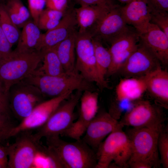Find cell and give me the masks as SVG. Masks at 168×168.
Wrapping results in <instances>:
<instances>
[{
    "mask_svg": "<svg viewBox=\"0 0 168 168\" xmlns=\"http://www.w3.org/2000/svg\"><path fill=\"white\" fill-rule=\"evenodd\" d=\"M164 126L133 128L127 134L131 142L132 153L128 163L141 162L150 168L161 165L157 142L160 133Z\"/></svg>",
    "mask_w": 168,
    "mask_h": 168,
    "instance_id": "obj_3",
    "label": "cell"
},
{
    "mask_svg": "<svg viewBox=\"0 0 168 168\" xmlns=\"http://www.w3.org/2000/svg\"><path fill=\"white\" fill-rule=\"evenodd\" d=\"M94 5L82 6L74 9L78 31H88L97 22L112 8L116 6Z\"/></svg>",
    "mask_w": 168,
    "mask_h": 168,
    "instance_id": "obj_21",
    "label": "cell"
},
{
    "mask_svg": "<svg viewBox=\"0 0 168 168\" xmlns=\"http://www.w3.org/2000/svg\"><path fill=\"white\" fill-rule=\"evenodd\" d=\"M5 0H0V3H3Z\"/></svg>",
    "mask_w": 168,
    "mask_h": 168,
    "instance_id": "obj_43",
    "label": "cell"
},
{
    "mask_svg": "<svg viewBox=\"0 0 168 168\" xmlns=\"http://www.w3.org/2000/svg\"><path fill=\"white\" fill-rule=\"evenodd\" d=\"M139 37L136 30L129 28L113 40L108 49L111 57V62L107 76L118 72L132 53L137 48Z\"/></svg>",
    "mask_w": 168,
    "mask_h": 168,
    "instance_id": "obj_15",
    "label": "cell"
},
{
    "mask_svg": "<svg viewBox=\"0 0 168 168\" xmlns=\"http://www.w3.org/2000/svg\"><path fill=\"white\" fill-rule=\"evenodd\" d=\"M16 126L10 113L0 114V143L11 137V133Z\"/></svg>",
    "mask_w": 168,
    "mask_h": 168,
    "instance_id": "obj_31",
    "label": "cell"
},
{
    "mask_svg": "<svg viewBox=\"0 0 168 168\" xmlns=\"http://www.w3.org/2000/svg\"><path fill=\"white\" fill-rule=\"evenodd\" d=\"M77 31H73L65 39L56 46L57 55L64 71L67 73L77 72L75 68V39Z\"/></svg>",
    "mask_w": 168,
    "mask_h": 168,
    "instance_id": "obj_23",
    "label": "cell"
},
{
    "mask_svg": "<svg viewBox=\"0 0 168 168\" xmlns=\"http://www.w3.org/2000/svg\"><path fill=\"white\" fill-rule=\"evenodd\" d=\"M150 22L157 26L168 36V14L167 12L158 11L150 7Z\"/></svg>",
    "mask_w": 168,
    "mask_h": 168,
    "instance_id": "obj_30",
    "label": "cell"
},
{
    "mask_svg": "<svg viewBox=\"0 0 168 168\" xmlns=\"http://www.w3.org/2000/svg\"><path fill=\"white\" fill-rule=\"evenodd\" d=\"M12 46L7 40L0 24V62L10 57L12 51Z\"/></svg>",
    "mask_w": 168,
    "mask_h": 168,
    "instance_id": "obj_33",
    "label": "cell"
},
{
    "mask_svg": "<svg viewBox=\"0 0 168 168\" xmlns=\"http://www.w3.org/2000/svg\"><path fill=\"white\" fill-rule=\"evenodd\" d=\"M43 54V63L36 69L38 71L53 76H60L65 72L54 47L46 50Z\"/></svg>",
    "mask_w": 168,
    "mask_h": 168,
    "instance_id": "obj_25",
    "label": "cell"
},
{
    "mask_svg": "<svg viewBox=\"0 0 168 168\" xmlns=\"http://www.w3.org/2000/svg\"><path fill=\"white\" fill-rule=\"evenodd\" d=\"M72 93L73 91H68L61 95L45 100L38 105L28 117L13 128L11 137L16 136L21 132L41 126L60 104Z\"/></svg>",
    "mask_w": 168,
    "mask_h": 168,
    "instance_id": "obj_13",
    "label": "cell"
},
{
    "mask_svg": "<svg viewBox=\"0 0 168 168\" xmlns=\"http://www.w3.org/2000/svg\"><path fill=\"white\" fill-rule=\"evenodd\" d=\"M92 40L99 76L102 81L107 82L105 79V77L111 63V55L109 50L103 46L100 41L93 38Z\"/></svg>",
    "mask_w": 168,
    "mask_h": 168,
    "instance_id": "obj_27",
    "label": "cell"
},
{
    "mask_svg": "<svg viewBox=\"0 0 168 168\" xmlns=\"http://www.w3.org/2000/svg\"><path fill=\"white\" fill-rule=\"evenodd\" d=\"M29 11L33 21L38 26L39 17L44 10L45 0H27Z\"/></svg>",
    "mask_w": 168,
    "mask_h": 168,
    "instance_id": "obj_32",
    "label": "cell"
},
{
    "mask_svg": "<svg viewBox=\"0 0 168 168\" xmlns=\"http://www.w3.org/2000/svg\"><path fill=\"white\" fill-rule=\"evenodd\" d=\"M164 117L159 107L147 100L138 102L120 122L134 128L152 127L164 125Z\"/></svg>",
    "mask_w": 168,
    "mask_h": 168,
    "instance_id": "obj_11",
    "label": "cell"
},
{
    "mask_svg": "<svg viewBox=\"0 0 168 168\" xmlns=\"http://www.w3.org/2000/svg\"><path fill=\"white\" fill-rule=\"evenodd\" d=\"M10 110L22 120L34 108L44 101L40 90L31 84L23 80L12 85L9 91Z\"/></svg>",
    "mask_w": 168,
    "mask_h": 168,
    "instance_id": "obj_8",
    "label": "cell"
},
{
    "mask_svg": "<svg viewBox=\"0 0 168 168\" xmlns=\"http://www.w3.org/2000/svg\"><path fill=\"white\" fill-rule=\"evenodd\" d=\"M77 120L61 135L75 140L80 139L91 122L98 112V94L94 91H83Z\"/></svg>",
    "mask_w": 168,
    "mask_h": 168,
    "instance_id": "obj_10",
    "label": "cell"
},
{
    "mask_svg": "<svg viewBox=\"0 0 168 168\" xmlns=\"http://www.w3.org/2000/svg\"><path fill=\"white\" fill-rule=\"evenodd\" d=\"M0 24L4 34L12 46L17 43L21 32L13 22L5 10L3 3H0Z\"/></svg>",
    "mask_w": 168,
    "mask_h": 168,
    "instance_id": "obj_28",
    "label": "cell"
},
{
    "mask_svg": "<svg viewBox=\"0 0 168 168\" xmlns=\"http://www.w3.org/2000/svg\"><path fill=\"white\" fill-rule=\"evenodd\" d=\"M121 3H125V4L129 2L132 0H118Z\"/></svg>",
    "mask_w": 168,
    "mask_h": 168,
    "instance_id": "obj_41",
    "label": "cell"
},
{
    "mask_svg": "<svg viewBox=\"0 0 168 168\" xmlns=\"http://www.w3.org/2000/svg\"><path fill=\"white\" fill-rule=\"evenodd\" d=\"M120 10L126 24L133 26L137 32L150 22V9L147 0H132L120 7Z\"/></svg>",
    "mask_w": 168,
    "mask_h": 168,
    "instance_id": "obj_19",
    "label": "cell"
},
{
    "mask_svg": "<svg viewBox=\"0 0 168 168\" xmlns=\"http://www.w3.org/2000/svg\"><path fill=\"white\" fill-rule=\"evenodd\" d=\"M82 92L76 91L60 104L47 121L33 134L37 141L40 142L43 137L59 136L71 126L76 119L74 110Z\"/></svg>",
    "mask_w": 168,
    "mask_h": 168,
    "instance_id": "obj_6",
    "label": "cell"
},
{
    "mask_svg": "<svg viewBox=\"0 0 168 168\" xmlns=\"http://www.w3.org/2000/svg\"><path fill=\"white\" fill-rule=\"evenodd\" d=\"M75 52L76 71L88 81L95 83L101 89L108 88L107 82L102 81L99 76L92 38L89 32L81 33L77 31Z\"/></svg>",
    "mask_w": 168,
    "mask_h": 168,
    "instance_id": "obj_7",
    "label": "cell"
},
{
    "mask_svg": "<svg viewBox=\"0 0 168 168\" xmlns=\"http://www.w3.org/2000/svg\"><path fill=\"white\" fill-rule=\"evenodd\" d=\"M122 128L110 134L100 144L96 152V168L110 167L111 162L119 168H127L132 153L130 140Z\"/></svg>",
    "mask_w": 168,
    "mask_h": 168,
    "instance_id": "obj_5",
    "label": "cell"
},
{
    "mask_svg": "<svg viewBox=\"0 0 168 168\" xmlns=\"http://www.w3.org/2000/svg\"><path fill=\"white\" fill-rule=\"evenodd\" d=\"M148 91L152 96L162 106L168 104V73L158 67L144 77Z\"/></svg>",
    "mask_w": 168,
    "mask_h": 168,
    "instance_id": "obj_20",
    "label": "cell"
},
{
    "mask_svg": "<svg viewBox=\"0 0 168 168\" xmlns=\"http://www.w3.org/2000/svg\"><path fill=\"white\" fill-rule=\"evenodd\" d=\"M77 25L74 10L65 12L58 25L41 34L36 50L43 53L67 38Z\"/></svg>",
    "mask_w": 168,
    "mask_h": 168,
    "instance_id": "obj_17",
    "label": "cell"
},
{
    "mask_svg": "<svg viewBox=\"0 0 168 168\" xmlns=\"http://www.w3.org/2000/svg\"><path fill=\"white\" fill-rule=\"evenodd\" d=\"M160 64L139 40L137 48L118 72L126 77H144L161 66Z\"/></svg>",
    "mask_w": 168,
    "mask_h": 168,
    "instance_id": "obj_14",
    "label": "cell"
},
{
    "mask_svg": "<svg viewBox=\"0 0 168 168\" xmlns=\"http://www.w3.org/2000/svg\"><path fill=\"white\" fill-rule=\"evenodd\" d=\"M47 8L65 12L68 0H45Z\"/></svg>",
    "mask_w": 168,
    "mask_h": 168,
    "instance_id": "obj_35",
    "label": "cell"
},
{
    "mask_svg": "<svg viewBox=\"0 0 168 168\" xmlns=\"http://www.w3.org/2000/svg\"><path fill=\"white\" fill-rule=\"evenodd\" d=\"M82 6L94 5H115L113 0H74Z\"/></svg>",
    "mask_w": 168,
    "mask_h": 168,
    "instance_id": "obj_37",
    "label": "cell"
},
{
    "mask_svg": "<svg viewBox=\"0 0 168 168\" xmlns=\"http://www.w3.org/2000/svg\"><path fill=\"white\" fill-rule=\"evenodd\" d=\"M130 27L117 5L104 15L89 30L92 37L110 43Z\"/></svg>",
    "mask_w": 168,
    "mask_h": 168,
    "instance_id": "obj_12",
    "label": "cell"
},
{
    "mask_svg": "<svg viewBox=\"0 0 168 168\" xmlns=\"http://www.w3.org/2000/svg\"><path fill=\"white\" fill-rule=\"evenodd\" d=\"M41 34L38 26L33 21L28 20L22 27L15 50L25 52L36 50Z\"/></svg>",
    "mask_w": 168,
    "mask_h": 168,
    "instance_id": "obj_24",
    "label": "cell"
},
{
    "mask_svg": "<svg viewBox=\"0 0 168 168\" xmlns=\"http://www.w3.org/2000/svg\"><path fill=\"white\" fill-rule=\"evenodd\" d=\"M65 12H64L47 8L46 9L43 11L40 17L60 21Z\"/></svg>",
    "mask_w": 168,
    "mask_h": 168,
    "instance_id": "obj_36",
    "label": "cell"
},
{
    "mask_svg": "<svg viewBox=\"0 0 168 168\" xmlns=\"http://www.w3.org/2000/svg\"><path fill=\"white\" fill-rule=\"evenodd\" d=\"M8 157L7 147L0 146V163L5 168H7Z\"/></svg>",
    "mask_w": 168,
    "mask_h": 168,
    "instance_id": "obj_40",
    "label": "cell"
},
{
    "mask_svg": "<svg viewBox=\"0 0 168 168\" xmlns=\"http://www.w3.org/2000/svg\"><path fill=\"white\" fill-rule=\"evenodd\" d=\"M147 91L144 77H125L121 79L116 89L117 100H134L139 98Z\"/></svg>",
    "mask_w": 168,
    "mask_h": 168,
    "instance_id": "obj_22",
    "label": "cell"
},
{
    "mask_svg": "<svg viewBox=\"0 0 168 168\" xmlns=\"http://www.w3.org/2000/svg\"><path fill=\"white\" fill-rule=\"evenodd\" d=\"M28 131L19 133L21 134L15 142L7 147V168H29L33 166L37 154L41 152L43 147Z\"/></svg>",
    "mask_w": 168,
    "mask_h": 168,
    "instance_id": "obj_9",
    "label": "cell"
},
{
    "mask_svg": "<svg viewBox=\"0 0 168 168\" xmlns=\"http://www.w3.org/2000/svg\"><path fill=\"white\" fill-rule=\"evenodd\" d=\"M43 54L36 50L12 51L7 59L0 62V81L8 91L14 84L27 78L42 61Z\"/></svg>",
    "mask_w": 168,
    "mask_h": 168,
    "instance_id": "obj_4",
    "label": "cell"
},
{
    "mask_svg": "<svg viewBox=\"0 0 168 168\" xmlns=\"http://www.w3.org/2000/svg\"><path fill=\"white\" fill-rule=\"evenodd\" d=\"M158 149L160 156V161L164 168H168V127L165 126L159 135Z\"/></svg>",
    "mask_w": 168,
    "mask_h": 168,
    "instance_id": "obj_29",
    "label": "cell"
},
{
    "mask_svg": "<svg viewBox=\"0 0 168 168\" xmlns=\"http://www.w3.org/2000/svg\"><path fill=\"white\" fill-rule=\"evenodd\" d=\"M60 21L40 17L38 23V26L40 29L48 30L57 26Z\"/></svg>",
    "mask_w": 168,
    "mask_h": 168,
    "instance_id": "obj_38",
    "label": "cell"
},
{
    "mask_svg": "<svg viewBox=\"0 0 168 168\" xmlns=\"http://www.w3.org/2000/svg\"><path fill=\"white\" fill-rule=\"evenodd\" d=\"M4 8L13 22L19 28L23 27L29 20V10L21 0H5Z\"/></svg>",
    "mask_w": 168,
    "mask_h": 168,
    "instance_id": "obj_26",
    "label": "cell"
},
{
    "mask_svg": "<svg viewBox=\"0 0 168 168\" xmlns=\"http://www.w3.org/2000/svg\"><path fill=\"white\" fill-rule=\"evenodd\" d=\"M139 39L161 64H168V36L157 26L150 22L139 32Z\"/></svg>",
    "mask_w": 168,
    "mask_h": 168,
    "instance_id": "obj_18",
    "label": "cell"
},
{
    "mask_svg": "<svg viewBox=\"0 0 168 168\" xmlns=\"http://www.w3.org/2000/svg\"><path fill=\"white\" fill-rule=\"evenodd\" d=\"M124 127L109 112L97 113L81 139L96 152L104 138L115 129Z\"/></svg>",
    "mask_w": 168,
    "mask_h": 168,
    "instance_id": "obj_16",
    "label": "cell"
},
{
    "mask_svg": "<svg viewBox=\"0 0 168 168\" xmlns=\"http://www.w3.org/2000/svg\"><path fill=\"white\" fill-rule=\"evenodd\" d=\"M150 7L158 11L167 12L168 0H147Z\"/></svg>",
    "mask_w": 168,
    "mask_h": 168,
    "instance_id": "obj_39",
    "label": "cell"
},
{
    "mask_svg": "<svg viewBox=\"0 0 168 168\" xmlns=\"http://www.w3.org/2000/svg\"><path fill=\"white\" fill-rule=\"evenodd\" d=\"M24 80L36 87L44 96L51 98L68 91H94L92 82L78 72H65L58 76L44 74L36 70Z\"/></svg>",
    "mask_w": 168,
    "mask_h": 168,
    "instance_id": "obj_2",
    "label": "cell"
},
{
    "mask_svg": "<svg viewBox=\"0 0 168 168\" xmlns=\"http://www.w3.org/2000/svg\"><path fill=\"white\" fill-rule=\"evenodd\" d=\"M0 168H5L4 166L0 163Z\"/></svg>",
    "mask_w": 168,
    "mask_h": 168,
    "instance_id": "obj_42",
    "label": "cell"
},
{
    "mask_svg": "<svg viewBox=\"0 0 168 168\" xmlns=\"http://www.w3.org/2000/svg\"><path fill=\"white\" fill-rule=\"evenodd\" d=\"M9 91L0 81V114L10 113Z\"/></svg>",
    "mask_w": 168,
    "mask_h": 168,
    "instance_id": "obj_34",
    "label": "cell"
},
{
    "mask_svg": "<svg viewBox=\"0 0 168 168\" xmlns=\"http://www.w3.org/2000/svg\"><path fill=\"white\" fill-rule=\"evenodd\" d=\"M47 147L63 168H96V152L81 138L69 142L59 136L46 138Z\"/></svg>",
    "mask_w": 168,
    "mask_h": 168,
    "instance_id": "obj_1",
    "label": "cell"
}]
</instances>
